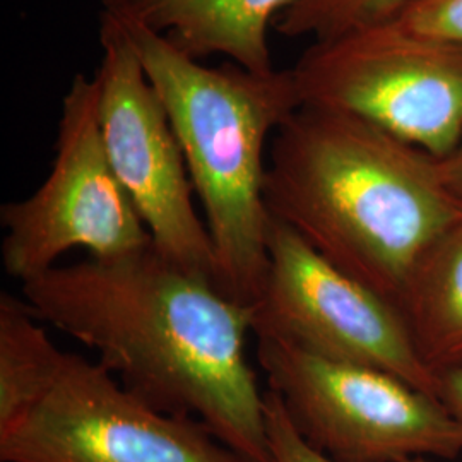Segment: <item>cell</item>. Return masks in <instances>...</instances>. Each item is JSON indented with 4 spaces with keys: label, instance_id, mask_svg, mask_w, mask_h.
<instances>
[{
    "label": "cell",
    "instance_id": "8fae6325",
    "mask_svg": "<svg viewBox=\"0 0 462 462\" xmlns=\"http://www.w3.org/2000/svg\"><path fill=\"white\" fill-rule=\"evenodd\" d=\"M402 314L423 362L439 375L462 366V209L414 269Z\"/></svg>",
    "mask_w": 462,
    "mask_h": 462
},
{
    "label": "cell",
    "instance_id": "277c9868",
    "mask_svg": "<svg viewBox=\"0 0 462 462\" xmlns=\"http://www.w3.org/2000/svg\"><path fill=\"white\" fill-rule=\"evenodd\" d=\"M257 364L298 433L334 461L462 456V429L444 404L393 374L269 337H257Z\"/></svg>",
    "mask_w": 462,
    "mask_h": 462
},
{
    "label": "cell",
    "instance_id": "9a60e30c",
    "mask_svg": "<svg viewBox=\"0 0 462 462\" xmlns=\"http://www.w3.org/2000/svg\"><path fill=\"white\" fill-rule=\"evenodd\" d=\"M264 421L271 462H337L310 446L295 429L280 397L264 393ZM408 462H435L418 457Z\"/></svg>",
    "mask_w": 462,
    "mask_h": 462
},
{
    "label": "cell",
    "instance_id": "ba28073f",
    "mask_svg": "<svg viewBox=\"0 0 462 462\" xmlns=\"http://www.w3.org/2000/svg\"><path fill=\"white\" fill-rule=\"evenodd\" d=\"M2 462H254L194 418L163 413L103 365L66 353L47 391L0 427Z\"/></svg>",
    "mask_w": 462,
    "mask_h": 462
},
{
    "label": "cell",
    "instance_id": "8992f818",
    "mask_svg": "<svg viewBox=\"0 0 462 462\" xmlns=\"http://www.w3.org/2000/svg\"><path fill=\"white\" fill-rule=\"evenodd\" d=\"M0 225L2 265L21 284L72 248L114 259L152 245L105 148L95 78L76 74L69 84L49 177L32 196L4 204Z\"/></svg>",
    "mask_w": 462,
    "mask_h": 462
},
{
    "label": "cell",
    "instance_id": "52a82bcc",
    "mask_svg": "<svg viewBox=\"0 0 462 462\" xmlns=\"http://www.w3.org/2000/svg\"><path fill=\"white\" fill-rule=\"evenodd\" d=\"M265 247L264 280L248 305L255 337L383 370L437 397L439 375L423 362L401 309L330 264L271 216Z\"/></svg>",
    "mask_w": 462,
    "mask_h": 462
},
{
    "label": "cell",
    "instance_id": "6da1fadb",
    "mask_svg": "<svg viewBox=\"0 0 462 462\" xmlns=\"http://www.w3.org/2000/svg\"><path fill=\"white\" fill-rule=\"evenodd\" d=\"M21 293L38 320L91 347L149 406L194 418L250 461L271 462L264 394L248 362L250 312L213 281L149 245L55 265Z\"/></svg>",
    "mask_w": 462,
    "mask_h": 462
},
{
    "label": "cell",
    "instance_id": "5b68a950",
    "mask_svg": "<svg viewBox=\"0 0 462 462\" xmlns=\"http://www.w3.org/2000/svg\"><path fill=\"white\" fill-rule=\"evenodd\" d=\"M291 74L301 105L364 118L439 160L461 141V47L394 19L312 42Z\"/></svg>",
    "mask_w": 462,
    "mask_h": 462
},
{
    "label": "cell",
    "instance_id": "7a4b0ae2",
    "mask_svg": "<svg viewBox=\"0 0 462 462\" xmlns=\"http://www.w3.org/2000/svg\"><path fill=\"white\" fill-rule=\"evenodd\" d=\"M264 200L271 217L401 310L420 259L462 209L439 158L315 105L273 135Z\"/></svg>",
    "mask_w": 462,
    "mask_h": 462
},
{
    "label": "cell",
    "instance_id": "2e32d148",
    "mask_svg": "<svg viewBox=\"0 0 462 462\" xmlns=\"http://www.w3.org/2000/svg\"><path fill=\"white\" fill-rule=\"evenodd\" d=\"M437 397L462 429V366L439 374Z\"/></svg>",
    "mask_w": 462,
    "mask_h": 462
},
{
    "label": "cell",
    "instance_id": "3957f363",
    "mask_svg": "<svg viewBox=\"0 0 462 462\" xmlns=\"http://www.w3.org/2000/svg\"><path fill=\"white\" fill-rule=\"evenodd\" d=\"M118 23L180 143L215 247L217 284L248 307L267 267V151L301 105L291 69L259 74L233 62L202 66L163 36Z\"/></svg>",
    "mask_w": 462,
    "mask_h": 462
},
{
    "label": "cell",
    "instance_id": "7c38bea8",
    "mask_svg": "<svg viewBox=\"0 0 462 462\" xmlns=\"http://www.w3.org/2000/svg\"><path fill=\"white\" fill-rule=\"evenodd\" d=\"M24 300L0 295V427L42 396L64 356Z\"/></svg>",
    "mask_w": 462,
    "mask_h": 462
},
{
    "label": "cell",
    "instance_id": "5bb4252c",
    "mask_svg": "<svg viewBox=\"0 0 462 462\" xmlns=\"http://www.w3.org/2000/svg\"><path fill=\"white\" fill-rule=\"evenodd\" d=\"M394 21L410 33L462 49V0H408Z\"/></svg>",
    "mask_w": 462,
    "mask_h": 462
},
{
    "label": "cell",
    "instance_id": "9c48e42d",
    "mask_svg": "<svg viewBox=\"0 0 462 462\" xmlns=\"http://www.w3.org/2000/svg\"><path fill=\"white\" fill-rule=\"evenodd\" d=\"M99 45V125L116 179L154 248L219 288L215 247L194 206L180 143L124 26L105 13Z\"/></svg>",
    "mask_w": 462,
    "mask_h": 462
},
{
    "label": "cell",
    "instance_id": "4fadbf2b",
    "mask_svg": "<svg viewBox=\"0 0 462 462\" xmlns=\"http://www.w3.org/2000/svg\"><path fill=\"white\" fill-rule=\"evenodd\" d=\"M406 2L408 0H297L278 17L274 30L290 38L310 36L314 42L328 40L393 21Z\"/></svg>",
    "mask_w": 462,
    "mask_h": 462
},
{
    "label": "cell",
    "instance_id": "e0dca14e",
    "mask_svg": "<svg viewBox=\"0 0 462 462\" xmlns=\"http://www.w3.org/2000/svg\"><path fill=\"white\" fill-rule=\"evenodd\" d=\"M439 162L448 189L462 200V137L456 149Z\"/></svg>",
    "mask_w": 462,
    "mask_h": 462
},
{
    "label": "cell",
    "instance_id": "30bf717a",
    "mask_svg": "<svg viewBox=\"0 0 462 462\" xmlns=\"http://www.w3.org/2000/svg\"><path fill=\"white\" fill-rule=\"evenodd\" d=\"M297 0H101V13L166 38L200 59L225 55L252 72H273L269 30Z\"/></svg>",
    "mask_w": 462,
    "mask_h": 462
}]
</instances>
